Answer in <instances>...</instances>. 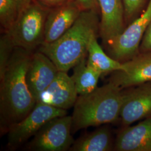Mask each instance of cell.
Returning a JSON list of instances; mask_svg holds the SVG:
<instances>
[{"instance_id": "18", "label": "cell", "mask_w": 151, "mask_h": 151, "mask_svg": "<svg viewBox=\"0 0 151 151\" xmlns=\"http://www.w3.org/2000/svg\"><path fill=\"white\" fill-rule=\"evenodd\" d=\"M33 0H0L1 31L7 32Z\"/></svg>"}, {"instance_id": "19", "label": "cell", "mask_w": 151, "mask_h": 151, "mask_svg": "<svg viewBox=\"0 0 151 151\" xmlns=\"http://www.w3.org/2000/svg\"><path fill=\"white\" fill-rule=\"evenodd\" d=\"M15 48L7 34L3 33L0 38V78L5 72Z\"/></svg>"}, {"instance_id": "15", "label": "cell", "mask_w": 151, "mask_h": 151, "mask_svg": "<svg viewBox=\"0 0 151 151\" xmlns=\"http://www.w3.org/2000/svg\"><path fill=\"white\" fill-rule=\"evenodd\" d=\"M114 141L111 132L106 126L79 138L70 147V151H114Z\"/></svg>"}, {"instance_id": "6", "label": "cell", "mask_w": 151, "mask_h": 151, "mask_svg": "<svg viewBox=\"0 0 151 151\" xmlns=\"http://www.w3.org/2000/svg\"><path fill=\"white\" fill-rule=\"evenodd\" d=\"M151 22V0H150L145 12L106 45L108 54L121 63L133 58L139 53L140 43Z\"/></svg>"}, {"instance_id": "11", "label": "cell", "mask_w": 151, "mask_h": 151, "mask_svg": "<svg viewBox=\"0 0 151 151\" xmlns=\"http://www.w3.org/2000/svg\"><path fill=\"white\" fill-rule=\"evenodd\" d=\"M60 70L45 54L37 50L32 53L27 68V86L35 100L55 79Z\"/></svg>"}, {"instance_id": "22", "label": "cell", "mask_w": 151, "mask_h": 151, "mask_svg": "<svg viewBox=\"0 0 151 151\" xmlns=\"http://www.w3.org/2000/svg\"><path fill=\"white\" fill-rule=\"evenodd\" d=\"M38 3L40 5L42 6L47 9H52L55 7L62 5L70 0H33Z\"/></svg>"}, {"instance_id": "16", "label": "cell", "mask_w": 151, "mask_h": 151, "mask_svg": "<svg viewBox=\"0 0 151 151\" xmlns=\"http://www.w3.org/2000/svg\"><path fill=\"white\" fill-rule=\"evenodd\" d=\"M97 35H93L89 42L87 57L88 63L100 72L102 76L120 70L122 63L104 52L97 41Z\"/></svg>"}, {"instance_id": "20", "label": "cell", "mask_w": 151, "mask_h": 151, "mask_svg": "<svg viewBox=\"0 0 151 151\" xmlns=\"http://www.w3.org/2000/svg\"><path fill=\"white\" fill-rule=\"evenodd\" d=\"M124 10V18L128 21L139 10L146 0H122Z\"/></svg>"}, {"instance_id": "21", "label": "cell", "mask_w": 151, "mask_h": 151, "mask_svg": "<svg viewBox=\"0 0 151 151\" xmlns=\"http://www.w3.org/2000/svg\"><path fill=\"white\" fill-rule=\"evenodd\" d=\"M151 52V22L146 30L139 47V53Z\"/></svg>"}, {"instance_id": "14", "label": "cell", "mask_w": 151, "mask_h": 151, "mask_svg": "<svg viewBox=\"0 0 151 151\" xmlns=\"http://www.w3.org/2000/svg\"><path fill=\"white\" fill-rule=\"evenodd\" d=\"M114 151H151V118L123 127L114 141Z\"/></svg>"}, {"instance_id": "2", "label": "cell", "mask_w": 151, "mask_h": 151, "mask_svg": "<svg viewBox=\"0 0 151 151\" xmlns=\"http://www.w3.org/2000/svg\"><path fill=\"white\" fill-rule=\"evenodd\" d=\"M97 10H84L70 29L51 43L43 44L38 50L49 57L60 71L68 72L87 57L93 35L99 32Z\"/></svg>"}, {"instance_id": "1", "label": "cell", "mask_w": 151, "mask_h": 151, "mask_svg": "<svg viewBox=\"0 0 151 151\" xmlns=\"http://www.w3.org/2000/svg\"><path fill=\"white\" fill-rule=\"evenodd\" d=\"M34 52L15 47L5 72L0 78V118L3 131L25 118L37 104L26 80Z\"/></svg>"}, {"instance_id": "7", "label": "cell", "mask_w": 151, "mask_h": 151, "mask_svg": "<svg viewBox=\"0 0 151 151\" xmlns=\"http://www.w3.org/2000/svg\"><path fill=\"white\" fill-rule=\"evenodd\" d=\"M67 113L66 110L37 103L32 111L25 118L12 124L8 128L7 145L11 149L16 148L34 137L49 120L66 115Z\"/></svg>"}, {"instance_id": "13", "label": "cell", "mask_w": 151, "mask_h": 151, "mask_svg": "<svg viewBox=\"0 0 151 151\" xmlns=\"http://www.w3.org/2000/svg\"><path fill=\"white\" fill-rule=\"evenodd\" d=\"M101 14L99 33L108 44L124 31V10L122 0H97Z\"/></svg>"}, {"instance_id": "5", "label": "cell", "mask_w": 151, "mask_h": 151, "mask_svg": "<svg viewBox=\"0 0 151 151\" xmlns=\"http://www.w3.org/2000/svg\"><path fill=\"white\" fill-rule=\"evenodd\" d=\"M72 116L64 115L49 120L33 137L27 149L32 151H66L74 140L71 134Z\"/></svg>"}, {"instance_id": "4", "label": "cell", "mask_w": 151, "mask_h": 151, "mask_svg": "<svg viewBox=\"0 0 151 151\" xmlns=\"http://www.w3.org/2000/svg\"><path fill=\"white\" fill-rule=\"evenodd\" d=\"M49 10L32 1L5 32L15 47L34 52L44 43L45 22Z\"/></svg>"}, {"instance_id": "10", "label": "cell", "mask_w": 151, "mask_h": 151, "mask_svg": "<svg viewBox=\"0 0 151 151\" xmlns=\"http://www.w3.org/2000/svg\"><path fill=\"white\" fill-rule=\"evenodd\" d=\"M83 11L74 0L50 9L45 22L43 44L53 43L61 37L72 27Z\"/></svg>"}, {"instance_id": "8", "label": "cell", "mask_w": 151, "mask_h": 151, "mask_svg": "<svg viewBox=\"0 0 151 151\" xmlns=\"http://www.w3.org/2000/svg\"><path fill=\"white\" fill-rule=\"evenodd\" d=\"M120 113L123 127L151 118V81L122 90Z\"/></svg>"}, {"instance_id": "12", "label": "cell", "mask_w": 151, "mask_h": 151, "mask_svg": "<svg viewBox=\"0 0 151 151\" xmlns=\"http://www.w3.org/2000/svg\"><path fill=\"white\" fill-rule=\"evenodd\" d=\"M78 96L71 76L67 72L59 71L53 82L41 93L37 103L67 110L73 107Z\"/></svg>"}, {"instance_id": "17", "label": "cell", "mask_w": 151, "mask_h": 151, "mask_svg": "<svg viewBox=\"0 0 151 151\" xmlns=\"http://www.w3.org/2000/svg\"><path fill=\"white\" fill-rule=\"evenodd\" d=\"M101 76L100 72L88 63L86 57L73 68L71 77L75 83L78 95H82L97 88L99 80Z\"/></svg>"}, {"instance_id": "3", "label": "cell", "mask_w": 151, "mask_h": 151, "mask_svg": "<svg viewBox=\"0 0 151 151\" xmlns=\"http://www.w3.org/2000/svg\"><path fill=\"white\" fill-rule=\"evenodd\" d=\"M122 97V89L109 82L89 93L78 95L73 106L72 132L116 122Z\"/></svg>"}, {"instance_id": "23", "label": "cell", "mask_w": 151, "mask_h": 151, "mask_svg": "<svg viewBox=\"0 0 151 151\" xmlns=\"http://www.w3.org/2000/svg\"><path fill=\"white\" fill-rule=\"evenodd\" d=\"M81 6L83 10H95L98 11L97 0H74Z\"/></svg>"}, {"instance_id": "9", "label": "cell", "mask_w": 151, "mask_h": 151, "mask_svg": "<svg viewBox=\"0 0 151 151\" xmlns=\"http://www.w3.org/2000/svg\"><path fill=\"white\" fill-rule=\"evenodd\" d=\"M151 81V52L139 53L122 63V68L111 73L109 82L121 89Z\"/></svg>"}]
</instances>
